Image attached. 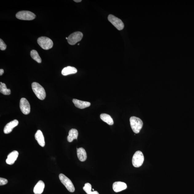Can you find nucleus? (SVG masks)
<instances>
[{"instance_id":"nucleus-21","label":"nucleus","mask_w":194,"mask_h":194,"mask_svg":"<svg viewBox=\"0 0 194 194\" xmlns=\"http://www.w3.org/2000/svg\"><path fill=\"white\" fill-rule=\"evenodd\" d=\"M83 189L87 194H99L97 191H92L91 185L89 183H86L85 184Z\"/></svg>"},{"instance_id":"nucleus-19","label":"nucleus","mask_w":194,"mask_h":194,"mask_svg":"<svg viewBox=\"0 0 194 194\" xmlns=\"http://www.w3.org/2000/svg\"><path fill=\"white\" fill-rule=\"evenodd\" d=\"M100 117L101 120L107 123L108 125H113L114 124L113 120L110 115L106 114H101Z\"/></svg>"},{"instance_id":"nucleus-28","label":"nucleus","mask_w":194,"mask_h":194,"mask_svg":"<svg viewBox=\"0 0 194 194\" xmlns=\"http://www.w3.org/2000/svg\"><path fill=\"white\" fill-rule=\"evenodd\" d=\"M79 45H80V44H78V46H79Z\"/></svg>"},{"instance_id":"nucleus-10","label":"nucleus","mask_w":194,"mask_h":194,"mask_svg":"<svg viewBox=\"0 0 194 194\" xmlns=\"http://www.w3.org/2000/svg\"><path fill=\"white\" fill-rule=\"evenodd\" d=\"M18 121L16 119L7 123L4 128V133L7 134L11 133L13 129L18 125Z\"/></svg>"},{"instance_id":"nucleus-26","label":"nucleus","mask_w":194,"mask_h":194,"mask_svg":"<svg viewBox=\"0 0 194 194\" xmlns=\"http://www.w3.org/2000/svg\"><path fill=\"white\" fill-rule=\"evenodd\" d=\"M74 2H76L77 3L80 2H81V0H74Z\"/></svg>"},{"instance_id":"nucleus-13","label":"nucleus","mask_w":194,"mask_h":194,"mask_svg":"<svg viewBox=\"0 0 194 194\" xmlns=\"http://www.w3.org/2000/svg\"><path fill=\"white\" fill-rule=\"evenodd\" d=\"M127 188V184L125 183L121 182H115L113 185V189L116 192L123 191Z\"/></svg>"},{"instance_id":"nucleus-18","label":"nucleus","mask_w":194,"mask_h":194,"mask_svg":"<svg viewBox=\"0 0 194 194\" xmlns=\"http://www.w3.org/2000/svg\"><path fill=\"white\" fill-rule=\"evenodd\" d=\"M78 132L75 129H72L69 132V135L67 137L68 141L72 142L74 139H77L78 136Z\"/></svg>"},{"instance_id":"nucleus-7","label":"nucleus","mask_w":194,"mask_h":194,"mask_svg":"<svg viewBox=\"0 0 194 194\" xmlns=\"http://www.w3.org/2000/svg\"><path fill=\"white\" fill-rule=\"evenodd\" d=\"M83 34L79 31L76 32L70 35L68 38L67 41L71 45H74L82 40Z\"/></svg>"},{"instance_id":"nucleus-23","label":"nucleus","mask_w":194,"mask_h":194,"mask_svg":"<svg viewBox=\"0 0 194 194\" xmlns=\"http://www.w3.org/2000/svg\"><path fill=\"white\" fill-rule=\"evenodd\" d=\"M7 48V46L2 40L0 39V49L2 50H5Z\"/></svg>"},{"instance_id":"nucleus-4","label":"nucleus","mask_w":194,"mask_h":194,"mask_svg":"<svg viewBox=\"0 0 194 194\" xmlns=\"http://www.w3.org/2000/svg\"><path fill=\"white\" fill-rule=\"evenodd\" d=\"M144 160L143 154L141 151H138L134 154L132 159V163L134 167L138 168L142 166Z\"/></svg>"},{"instance_id":"nucleus-8","label":"nucleus","mask_w":194,"mask_h":194,"mask_svg":"<svg viewBox=\"0 0 194 194\" xmlns=\"http://www.w3.org/2000/svg\"><path fill=\"white\" fill-rule=\"evenodd\" d=\"M108 20L119 30H121L124 28V24L122 21L113 15H109Z\"/></svg>"},{"instance_id":"nucleus-20","label":"nucleus","mask_w":194,"mask_h":194,"mask_svg":"<svg viewBox=\"0 0 194 194\" xmlns=\"http://www.w3.org/2000/svg\"><path fill=\"white\" fill-rule=\"evenodd\" d=\"M0 92L5 95H10L11 93L10 89H8L6 85L1 82L0 84Z\"/></svg>"},{"instance_id":"nucleus-11","label":"nucleus","mask_w":194,"mask_h":194,"mask_svg":"<svg viewBox=\"0 0 194 194\" xmlns=\"http://www.w3.org/2000/svg\"><path fill=\"white\" fill-rule=\"evenodd\" d=\"M18 155L19 153L18 151H13L8 155L7 158L6 160V163L8 165L13 164L18 158Z\"/></svg>"},{"instance_id":"nucleus-25","label":"nucleus","mask_w":194,"mask_h":194,"mask_svg":"<svg viewBox=\"0 0 194 194\" xmlns=\"http://www.w3.org/2000/svg\"><path fill=\"white\" fill-rule=\"evenodd\" d=\"M4 72V71L3 69H0V75L1 76L3 75Z\"/></svg>"},{"instance_id":"nucleus-17","label":"nucleus","mask_w":194,"mask_h":194,"mask_svg":"<svg viewBox=\"0 0 194 194\" xmlns=\"http://www.w3.org/2000/svg\"><path fill=\"white\" fill-rule=\"evenodd\" d=\"M77 155L79 160L81 161L86 160L87 158V153L85 149L82 148L77 149Z\"/></svg>"},{"instance_id":"nucleus-14","label":"nucleus","mask_w":194,"mask_h":194,"mask_svg":"<svg viewBox=\"0 0 194 194\" xmlns=\"http://www.w3.org/2000/svg\"><path fill=\"white\" fill-rule=\"evenodd\" d=\"M35 139L40 146L44 147L45 146L44 138L43 134L41 131L38 130L35 133Z\"/></svg>"},{"instance_id":"nucleus-24","label":"nucleus","mask_w":194,"mask_h":194,"mask_svg":"<svg viewBox=\"0 0 194 194\" xmlns=\"http://www.w3.org/2000/svg\"><path fill=\"white\" fill-rule=\"evenodd\" d=\"M8 182V181L7 179L2 178H0V185L1 186L7 184Z\"/></svg>"},{"instance_id":"nucleus-1","label":"nucleus","mask_w":194,"mask_h":194,"mask_svg":"<svg viewBox=\"0 0 194 194\" xmlns=\"http://www.w3.org/2000/svg\"><path fill=\"white\" fill-rule=\"evenodd\" d=\"M32 88L38 99L43 100L46 98V94L43 87L39 83L34 82L32 83Z\"/></svg>"},{"instance_id":"nucleus-6","label":"nucleus","mask_w":194,"mask_h":194,"mask_svg":"<svg viewBox=\"0 0 194 194\" xmlns=\"http://www.w3.org/2000/svg\"><path fill=\"white\" fill-rule=\"evenodd\" d=\"M16 17L19 20H32L36 18V16L34 14L30 11L23 10L18 12L16 14Z\"/></svg>"},{"instance_id":"nucleus-15","label":"nucleus","mask_w":194,"mask_h":194,"mask_svg":"<svg viewBox=\"0 0 194 194\" xmlns=\"http://www.w3.org/2000/svg\"><path fill=\"white\" fill-rule=\"evenodd\" d=\"M45 186V185L43 181H39L34 188V193L35 194H42L44 191Z\"/></svg>"},{"instance_id":"nucleus-16","label":"nucleus","mask_w":194,"mask_h":194,"mask_svg":"<svg viewBox=\"0 0 194 194\" xmlns=\"http://www.w3.org/2000/svg\"><path fill=\"white\" fill-rule=\"evenodd\" d=\"M77 72V70L75 67L68 66L64 68L62 70L61 74L63 76H67L70 74H75Z\"/></svg>"},{"instance_id":"nucleus-12","label":"nucleus","mask_w":194,"mask_h":194,"mask_svg":"<svg viewBox=\"0 0 194 194\" xmlns=\"http://www.w3.org/2000/svg\"><path fill=\"white\" fill-rule=\"evenodd\" d=\"M72 101L76 107L80 109H84L89 107L91 105V103L89 102L81 101L76 99H73Z\"/></svg>"},{"instance_id":"nucleus-22","label":"nucleus","mask_w":194,"mask_h":194,"mask_svg":"<svg viewBox=\"0 0 194 194\" xmlns=\"http://www.w3.org/2000/svg\"><path fill=\"white\" fill-rule=\"evenodd\" d=\"M30 55L32 58L37 61L38 63H40L42 62V60L41 57L37 51L34 50H32L30 52Z\"/></svg>"},{"instance_id":"nucleus-5","label":"nucleus","mask_w":194,"mask_h":194,"mask_svg":"<svg viewBox=\"0 0 194 194\" xmlns=\"http://www.w3.org/2000/svg\"><path fill=\"white\" fill-rule=\"evenodd\" d=\"M59 178L61 183L68 190L71 192H73L75 191V188L71 180L63 174H59Z\"/></svg>"},{"instance_id":"nucleus-27","label":"nucleus","mask_w":194,"mask_h":194,"mask_svg":"<svg viewBox=\"0 0 194 194\" xmlns=\"http://www.w3.org/2000/svg\"><path fill=\"white\" fill-rule=\"evenodd\" d=\"M66 39L67 40L68 39V38H66Z\"/></svg>"},{"instance_id":"nucleus-2","label":"nucleus","mask_w":194,"mask_h":194,"mask_svg":"<svg viewBox=\"0 0 194 194\" xmlns=\"http://www.w3.org/2000/svg\"><path fill=\"white\" fill-rule=\"evenodd\" d=\"M130 122L134 133H139L143 125V123L141 119L137 117H132L130 118Z\"/></svg>"},{"instance_id":"nucleus-9","label":"nucleus","mask_w":194,"mask_h":194,"mask_svg":"<svg viewBox=\"0 0 194 194\" xmlns=\"http://www.w3.org/2000/svg\"><path fill=\"white\" fill-rule=\"evenodd\" d=\"M20 106L21 112L23 114L27 115L30 112V105L28 101L25 98H22L20 100Z\"/></svg>"},{"instance_id":"nucleus-3","label":"nucleus","mask_w":194,"mask_h":194,"mask_svg":"<svg viewBox=\"0 0 194 194\" xmlns=\"http://www.w3.org/2000/svg\"><path fill=\"white\" fill-rule=\"evenodd\" d=\"M38 44L44 50H48L52 48L53 46L52 40L48 37H42L38 38Z\"/></svg>"}]
</instances>
